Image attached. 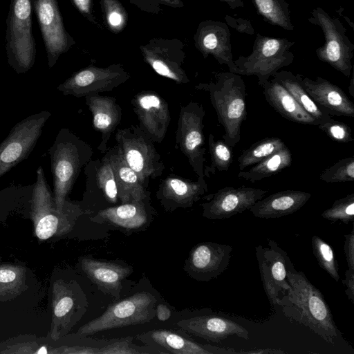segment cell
I'll list each match as a JSON object with an SVG mask.
<instances>
[{
    "label": "cell",
    "instance_id": "obj_11",
    "mask_svg": "<svg viewBox=\"0 0 354 354\" xmlns=\"http://www.w3.org/2000/svg\"><path fill=\"white\" fill-rule=\"evenodd\" d=\"M268 247H255L261 280L266 295L272 307H278L280 298L290 289L287 275L293 265L287 252L274 240L268 239Z\"/></svg>",
    "mask_w": 354,
    "mask_h": 354
},
{
    "label": "cell",
    "instance_id": "obj_7",
    "mask_svg": "<svg viewBox=\"0 0 354 354\" xmlns=\"http://www.w3.org/2000/svg\"><path fill=\"white\" fill-rule=\"evenodd\" d=\"M310 24L319 26L324 36V44L315 50L318 59L349 77L353 65L354 45L346 35L342 22L320 7L313 10L308 17Z\"/></svg>",
    "mask_w": 354,
    "mask_h": 354
},
{
    "label": "cell",
    "instance_id": "obj_36",
    "mask_svg": "<svg viewBox=\"0 0 354 354\" xmlns=\"http://www.w3.org/2000/svg\"><path fill=\"white\" fill-rule=\"evenodd\" d=\"M322 217L331 222L340 221L348 224L354 220V193L336 200L332 206L325 209Z\"/></svg>",
    "mask_w": 354,
    "mask_h": 354
},
{
    "label": "cell",
    "instance_id": "obj_1",
    "mask_svg": "<svg viewBox=\"0 0 354 354\" xmlns=\"http://www.w3.org/2000/svg\"><path fill=\"white\" fill-rule=\"evenodd\" d=\"M287 278L290 289L279 300L283 314L308 328L325 342L334 344L342 337L321 291L292 265Z\"/></svg>",
    "mask_w": 354,
    "mask_h": 354
},
{
    "label": "cell",
    "instance_id": "obj_50",
    "mask_svg": "<svg viewBox=\"0 0 354 354\" xmlns=\"http://www.w3.org/2000/svg\"><path fill=\"white\" fill-rule=\"evenodd\" d=\"M227 3L230 8H236L244 6V3L242 0H219Z\"/></svg>",
    "mask_w": 354,
    "mask_h": 354
},
{
    "label": "cell",
    "instance_id": "obj_14",
    "mask_svg": "<svg viewBox=\"0 0 354 354\" xmlns=\"http://www.w3.org/2000/svg\"><path fill=\"white\" fill-rule=\"evenodd\" d=\"M268 190L242 186L225 187L207 196L208 201L202 203L203 216L211 220L229 218L250 209L263 198Z\"/></svg>",
    "mask_w": 354,
    "mask_h": 354
},
{
    "label": "cell",
    "instance_id": "obj_31",
    "mask_svg": "<svg viewBox=\"0 0 354 354\" xmlns=\"http://www.w3.org/2000/svg\"><path fill=\"white\" fill-rule=\"evenodd\" d=\"M292 154L287 146L255 164L248 171H240L238 177L251 183L274 176L292 164Z\"/></svg>",
    "mask_w": 354,
    "mask_h": 354
},
{
    "label": "cell",
    "instance_id": "obj_51",
    "mask_svg": "<svg viewBox=\"0 0 354 354\" xmlns=\"http://www.w3.org/2000/svg\"><path fill=\"white\" fill-rule=\"evenodd\" d=\"M166 5L172 6V7H181L183 6V3L180 0H156Z\"/></svg>",
    "mask_w": 354,
    "mask_h": 354
},
{
    "label": "cell",
    "instance_id": "obj_19",
    "mask_svg": "<svg viewBox=\"0 0 354 354\" xmlns=\"http://www.w3.org/2000/svg\"><path fill=\"white\" fill-rule=\"evenodd\" d=\"M297 76L322 111L330 115L354 117V104L340 87L321 77L312 80L300 74Z\"/></svg>",
    "mask_w": 354,
    "mask_h": 354
},
{
    "label": "cell",
    "instance_id": "obj_35",
    "mask_svg": "<svg viewBox=\"0 0 354 354\" xmlns=\"http://www.w3.org/2000/svg\"><path fill=\"white\" fill-rule=\"evenodd\" d=\"M313 252L319 266L336 282L339 280V266L332 247L321 237L314 235L311 239Z\"/></svg>",
    "mask_w": 354,
    "mask_h": 354
},
{
    "label": "cell",
    "instance_id": "obj_37",
    "mask_svg": "<svg viewBox=\"0 0 354 354\" xmlns=\"http://www.w3.org/2000/svg\"><path fill=\"white\" fill-rule=\"evenodd\" d=\"M326 183H344L354 180V156L342 158L325 169L319 176Z\"/></svg>",
    "mask_w": 354,
    "mask_h": 354
},
{
    "label": "cell",
    "instance_id": "obj_53",
    "mask_svg": "<svg viewBox=\"0 0 354 354\" xmlns=\"http://www.w3.org/2000/svg\"><path fill=\"white\" fill-rule=\"evenodd\" d=\"M37 353H39V354H46L47 353L46 348V347H41V348H39V351H37Z\"/></svg>",
    "mask_w": 354,
    "mask_h": 354
},
{
    "label": "cell",
    "instance_id": "obj_25",
    "mask_svg": "<svg viewBox=\"0 0 354 354\" xmlns=\"http://www.w3.org/2000/svg\"><path fill=\"white\" fill-rule=\"evenodd\" d=\"M112 165L121 203L149 198V192L136 173L127 164L117 145L106 151Z\"/></svg>",
    "mask_w": 354,
    "mask_h": 354
},
{
    "label": "cell",
    "instance_id": "obj_40",
    "mask_svg": "<svg viewBox=\"0 0 354 354\" xmlns=\"http://www.w3.org/2000/svg\"><path fill=\"white\" fill-rule=\"evenodd\" d=\"M317 127L329 138L336 142L347 143L353 141L351 127L344 122L335 120L331 117L319 123Z\"/></svg>",
    "mask_w": 354,
    "mask_h": 354
},
{
    "label": "cell",
    "instance_id": "obj_28",
    "mask_svg": "<svg viewBox=\"0 0 354 354\" xmlns=\"http://www.w3.org/2000/svg\"><path fill=\"white\" fill-rule=\"evenodd\" d=\"M137 338L151 347L164 348L167 353L212 354L206 344L201 345L169 330H153L138 335Z\"/></svg>",
    "mask_w": 354,
    "mask_h": 354
},
{
    "label": "cell",
    "instance_id": "obj_5",
    "mask_svg": "<svg viewBox=\"0 0 354 354\" xmlns=\"http://www.w3.org/2000/svg\"><path fill=\"white\" fill-rule=\"evenodd\" d=\"M294 42L286 38H276L257 34L252 53L234 60L232 73L239 75H255L261 87L283 67L293 62L294 54L290 50Z\"/></svg>",
    "mask_w": 354,
    "mask_h": 354
},
{
    "label": "cell",
    "instance_id": "obj_30",
    "mask_svg": "<svg viewBox=\"0 0 354 354\" xmlns=\"http://www.w3.org/2000/svg\"><path fill=\"white\" fill-rule=\"evenodd\" d=\"M299 103V104L319 123L329 119L331 115L322 111L304 88L297 75L290 71H281L273 75Z\"/></svg>",
    "mask_w": 354,
    "mask_h": 354
},
{
    "label": "cell",
    "instance_id": "obj_23",
    "mask_svg": "<svg viewBox=\"0 0 354 354\" xmlns=\"http://www.w3.org/2000/svg\"><path fill=\"white\" fill-rule=\"evenodd\" d=\"M82 268L87 277L104 292L120 297L122 281L132 272V268L111 261L83 258Z\"/></svg>",
    "mask_w": 354,
    "mask_h": 354
},
{
    "label": "cell",
    "instance_id": "obj_33",
    "mask_svg": "<svg viewBox=\"0 0 354 354\" xmlns=\"http://www.w3.org/2000/svg\"><path fill=\"white\" fill-rule=\"evenodd\" d=\"M285 146L284 142L277 137H268L258 140L242 151L237 159L239 169L242 171L254 165Z\"/></svg>",
    "mask_w": 354,
    "mask_h": 354
},
{
    "label": "cell",
    "instance_id": "obj_16",
    "mask_svg": "<svg viewBox=\"0 0 354 354\" xmlns=\"http://www.w3.org/2000/svg\"><path fill=\"white\" fill-rule=\"evenodd\" d=\"M232 248L227 244L203 242L190 251L185 269L192 278L209 281L217 278L227 268Z\"/></svg>",
    "mask_w": 354,
    "mask_h": 354
},
{
    "label": "cell",
    "instance_id": "obj_29",
    "mask_svg": "<svg viewBox=\"0 0 354 354\" xmlns=\"http://www.w3.org/2000/svg\"><path fill=\"white\" fill-rule=\"evenodd\" d=\"M85 174L86 184L99 189L109 203H117L119 200L117 184L112 165L106 153L101 160H91L85 166Z\"/></svg>",
    "mask_w": 354,
    "mask_h": 354
},
{
    "label": "cell",
    "instance_id": "obj_44",
    "mask_svg": "<svg viewBox=\"0 0 354 354\" xmlns=\"http://www.w3.org/2000/svg\"><path fill=\"white\" fill-rule=\"evenodd\" d=\"M344 251L348 269L354 270V227L351 233L344 234Z\"/></svg>",
    "mask_w": 354,
    "mask_h": 354
},
{
    "label": "cell",
    "instance_id": "obj_41",
    "mask_svg": "<svg viewBox=\"0 0 354 354\" xmlns=\"http://www.w3.org/2000/svg\"><path fill=\"white\" fill-rule=\"evenodd\" d=\"M53 205V203L49 207V212L44 215L37 222L35 232L37 237L40 239H47L51 237L57 232L59 222L58 216L61 212H62V211H58L57 214L51 213Z\"/></svg>",
    "mask_w": 354,
    "mask_h": 354
},
{
    "label": "cell",
    "instance_id": "obj_43",
    "mask_svg": "<svg viewBox=\"0 0 354 354\" xmlns=\"http://www.w3.org/2000/svg\"><path fill=\"white\" fill-rule=\"evenodd\" d=\"M75 305L74 299L68 295L60 298L54 308L55 315L59 319L67 316Z\"/></svg>",
    "mask_w": 354,
    "mask_h": 354
},
{
    "label": "cell",
    "instance_id": "obj_49",
    "mask_svg": "<svg viewBox=\"0 0 354 354\" xmlns=\"http://www.w3.org/2000/svg\"><path fill=\"white\" fill-rule=\"evenodd\" d=\"M284 352L280 349H271V348H261L252 351H238V353H251V354H261V353H283Z\"/></svg>",
    "mask_w": 354,
    "mask_h": 354
},
{
    "label": "cell",
    "instance_id": "obj_47",
    "mask_svg": "<svg viewBox=\"0 0 354 354\" xmlns=\"http://www.w3.org/2000/svg\"><path fill=\"white\" fill-rule=\"evenodd\" d=\"M156 315L160 321H166L171 316L170 309L165 304H158L156 310Z\"/></svg>",
    "mask_w": 354,
    "mask_h": 354
},
{
    "label": "cell",
    "instance_id": "obj_10",
    "mask_svg": "<svg viewBox=\"0 0 354 354\" xmlns=\"http://www.w3.org/2000/svg\"><path fill=\"white\" fill-rule=\"evenodd\" d=\"M50 115L48 111L32 114L10 129L0 144V177L28 158Z\"/></svg>",
    "mask_w": 354,
    "mask_h": 354
},
{
    "label": "cell",
    "instance_id": "obj_42",
    "mask_svg": "<svg viewBox=\"0 0 354 354\" xmlns=\"http://www.w3.org/2000/svg\"><path fill=\"white\" fill-rule=\"evenodd\" d=\"M226 24L234 28L236 30L241 33L253 35L254 29L253 28L250 21L243 18H235L230 15L225 17Z\"/></svg>",
    "mask_w": 354,
    "mask_h": 354
},
{
    "label": "cell",
    "instance_id": "obj_48",
    "mask_svg": "<svg viewBox=\"0 0 354 354\" xmlns=\"http://www.w3.org/2000/svg\"><path fill=\"white\" fill-rule=\"evenodd\" d=\"M16 277L15 273L10 270H0V282L8 283L15 280Z\"/></svg>",
    "mask_w": 354,
    "mask_h": 354
},
{
    "label": "cell",
    "instance_id": "obj_13",
    "mask_svg": "<svg viewBox=\"0 0 354 354\" xmlns=\"http://www.w3.org/2000/svg\"><path fill=\"white\" fill-rule=\"evenodd\" d=\"M47 54L48 65L55 66L74 40L65 29L57 0H31Z\"/></svg>",
    "mask_w": 354,
    "mask_h": 354
},
{
    "label": "cell",
    "instance_id": "obj_26",
    "mask_svg": "<svg viewBox=\"0 0 354 354\" xmlns=\"http://www.w3.org/2000/svg\"><path fill=\"white\" fill-rule=\"evenodd\" d=\"M262 88L268 104L286 119L303 124L317 126L319 124L274 78L268 80Z\"/></svg>",
    "mask_w": 354,
    "mask_h": 354
},
{
    "label": "cell",
    "instance_id": "obj_39",
    "mask_svg": "<svg viewBox=\"0 0 354 354\" xmlns=\"http://www.w3.org/2000/svg\"><path fill=\"white\" fill-rule=\"evenodd\" d=\"M132 338L127 337L108 344L97 348V353L100 354H140L160 353L158 351L150 349L151 346L140 347L131 342Z\"/></svg>",
    "mask_w": 354,
    "mask_h": 354
},
{
    "label": "cell",
    "instance_id": "obj_2",
    "mask_svg": "<svg viewBox=\"0 0 354 354\" xmlns=\"http://www.w3.org/2000/svg\"><path fill=\"white\" fill-rule=\"evenodd\" d=\"M195 88L209 93L225 131L223 140L234 147L241 140V127L246 118V87L241 75L230 71L214 73L209 82L199 83Z\"/></svg>",
    "mask_w": 354,
    "mask_h": 354
},
{
    "label": "cell",
    "instance_id": "obj_38",
    "mask_svg": "<svg viewBox=\"0 0 354 354\" xmlns=\"http://www.w3.org/2000/svg\"><path fill=\"white\" fill-rule=\"evenodd\" d=\"M108 27L115 32L121 31L127 24V13L118 0H102Z\"/></svg>",
    "mask_w": 354,
    "mask_h": 354
},
{
    "label": "cell",
    "instance_id": "obj_17",
    "mask_svg": "<svg viewBox=\"0 0 354 354\" xmlns=\"http://www.w3.org/2000/svg\"><path fill=\"white\" fill-rule=\"evenodd\" d=\"M140 127L153 142H161L165 137L171 117L167 102L153 91H142L131 100Z\"/></svg>",
    "mask_w": 354,
    "mask_h": 354
},
{
    "label": "cell",
    "instance_id": "obj_8",
    "mask_svg": "<svg viewBox=\"0 0 354 354\" xmlns=\"http://www.w3.org/2000/svg\"><path fill=\"white\" fill-rule=\"evenodd\" d=\"M156 297L149 292L136 293L111 305L102 315L84 325L78 332L80 335H92L149 322L156 315Z\"/></svg>",
    "mask_w": 354,
    "mask_h": 354
},
{
    "label": "cell",
    "instance_id": "obj_20",
    "mask_svg": "<svg viewBox=\"0 0 354 354\" xmlns=\"http://www.w3.org/2000/svg\"><path fill=\"white\" fill-rule=\"evenodd\" d=\"M196 46L206 58L212 55L219 64L227 66L233 72L235 65L230 44V32L227 25L221 21H202L194 37Z\"/></svg>",
    "mask_w": 354,
    "mask_h": 354
},
{
    "label": "cell",
    "instance_id": "obj_27",
    "mask_svg": "<svg viewBox=\"0 0 354 354\" xmlns=\"http://www.w3.org/2000/svg\"><path fill=\"white\" fill-rule=\"evenodd\" d=\"M147 199L121 203L100 211L91 220L109 223L127 230L139 228L147 223L149 212Z\"/></svg>",
    "mask_w": 354,
    "mask_h": 354
},
{
    "label": "cell",
    "instance_id": "obj_52",
    "mask_svg": "<svg viewBox=\"0 0 354 354\" xmlns=\"http://www.w3.org/2000/svg\"><path fill=\"white\" fill-rule=\"evenodd\" d=\"M351 75V80H350V84L348 86V91H349V93L351 95V96L354 97V75H353V73H352Z\"/></svg>",
    "mask_w": 354,
    "mask_h": 354
},
{
    "label": "cell",
    "instance_id": "obj_15",
    "mask_svg": "<svg viewBox=\"0 0 354 354\" xmlns=\"http://www.w3.org/2000/svg\"><path fill=\"white\" fill-rule=\"evenodd\" d=\"M176 40L154 39L140 47L145 61L158 75L178 84L189 82L182 68L185 54Z\"/></svg>",
    "mask_w": 354,
    "mask_h": 354
},
{
    "label": "cell",
    "instance_id": "obj_21",
    "mask_svg": "<svg viewBox=\"0 0 354 354\" xmlns=\"http://www.w3.org/2000/svg\"><path fill=\"white\" fill-rule=\"evenodd\" d=\"M207 190L205 178L192 180L171 175L160 182L156 197L166 211H173L192 207Z\"/></svg>",
    "mask_w": 354,
    "mask_h": 354
},
{
    "label": "cell",
    "instance_id": "obj_3",
    "mask_svg": "<svg viewBox=\"0 0 354 354\" xmlns=\"http://www.w3.org/2000/svg\"><path fill=\"white\" fill-rule=\"evenodd\" d=\"M53 178L54 201L62 212L84 166L91 160L92 147L67 128L61 129L49 149Z\"/></svg>",
    "mask_w": 354,
    "mask_h": 354
},
{
    "label": "cell",
    "instance_id": "obj_4",
    "mask_svg": "<svg viewBox=\"0 0 354 354\" xmlns=\"http://www.w3.org/2000/svg\"><path fill=\"white\" fill-rule=\"evenodd\" d=\"M31 0H10L6 19V53L9 66L17 73L28 72L35 62Z\"/></svg>",
    "mask_w": 354,
    "mask_h": 354
},
{
    "label": "cell",
    "instance_id": "obj_32",
    "mask_svg": "<svg viewBox=\"0 0 354 354\" xmlns=\"http://www.w3.org/2000/svg\"><path fill=\"white\" fill-rule=\"evenodd\" d=\"M258 13L269 24L293 30L289 5L286 0H252Z\"/></svg>",
    "mask_w": 354,
    "mask_h": 354
},
{
    "label": "cell",
    "instance_id": "obj_22",
    "mask_svg": "<svg viewBox=\"0 0 354 354\" xmlns=\"http://www.w3.org/2000/svg\"><path fill=\"white\" fill-rule=\"evenodd\" d=\"M84 97L86 104L92 114L93 126L101 134L97 149L102 153H106L110 137L121 120V108L114 97L95 93Z\"/></svg>",
    "mask_w": 354,
    "mask_h": 354
},
{
    "label": "cell",
    "instance_id": "obj_9",
    "mask_svg": "<svg viewBox=\"0 0 354 354\" xmlns=\"http://www.w3.org/2000/svg\"><path fill=\"white\" fill-rule=\"evenodd\" d=\"M205 111L196 102L181 107L176 130V145L186 156L198 178H205L206 149L203 134Z\"/></svg>",
    "mask_w": 354,
    "mask_h": 354
},
{
    "label": "cell",
    "instance_id": "obj_45",
    "mask_svg": "<svg viewBox=\"0 0 354 354\" xmlns=\"http://www.w3.org/2000/svg\"><path fill=\"white\" fill-rule=\"evenodd\" d=\"M346 287L345 292L348 299L353 304L354 296V270L348 269L345 272V278L342 281Z\"/></svg>",
    "mask_w": 354,
    "mask_h": 354
},
{
    "label": "cell",
    "instance_id": "obj_46",
    "mask_svg": "<svg viewBox=\"0 0 354 354\" xmlns=\"http://www.w3.org/2000/svg\"><path fill=\"white\" fill-rule=\"evenodd\" d=\"M77 10L86 17H91V0H73Z\"/></svg>",
    "mask_w": 354,
    "mask_h": 354
},
{
    "label": "cell",
    "instance_id": "obj_24",
    "mask_svg": "<svg viewBox=\"0 0 354 354\" xmlns=\"http://www.w3.org/2000/svg\"><path fill=\"white\" fill-rule=\"evenodd\" d=\"M310 198V193L301 190L280 191L260 199L250 211L260 218H279L299 210Z\"/></svg>",
    "mask_w": 354,
    "mask_h": 354
},
{
    "label": "cell",
    "instance_id": "obj_18",
    "mask_svg": "<svg viewBox=\"0 0 354 354\" xmlns=\"http://www.w3.org/2000/svg\"><path fill=\"white\" fill-rule=\"evenodd\" d=\"M176 326L189 334L214 343L231 337L250 339V333L244 326L222 316H196L182 319Z\"/></svg>",
    "mask_w": 354,
    "mask_h": 354
},
{
    "label": "cell",
    "instance_id": "obj_6",
    "mask_svg": "<svg viewBox=\"0 0 354 354\" xmlns=\"http://www.w3.org/2000/svg\"><path fill=\"white\" fill-rule=\"evenodd\" d=\"M115 138L124 160L145 187L147 188L150 179L162 174L165 167L161 156L151 138L139 125L118 129Z\"/></svg>",
    "mask_w": 354,
    "mask_h": 354
},
{
    "label": "cell",
    "instance_id": "obj_12",
    "mask_svg": "<svg viewBox=\"0 0 354 354\" xmlns=\"http://www.w3.org/2000/svg\"><path fill=\"white\" fill-rule=\"evenodd\" d=\"M129 77L130 74L120 64L105 68L91 66L73 74L57 86V90L64 95L82 97L91 93L111 91Z\"/></svg>",
    "mask_w": 354,
    "mask_h": 354
},
{
    "label": "cell",
    "instance_id": "obj_34",
    "mask_svg": "<svg viewBox=\"0 0 354 354\" xmlns=\"http://www.w3.org/2000/svg\"><path fill=\"white\" fill-rule=\"evenodd\" d=\"M208 147L210 154L211 165L205 166V176L214 174L216 171H227L233 160L231 147L223 140H215L212 134L208 137Z\"/></svg>",
    "mask_w": 354,
    "mask_h": 354
}]
</instances>
